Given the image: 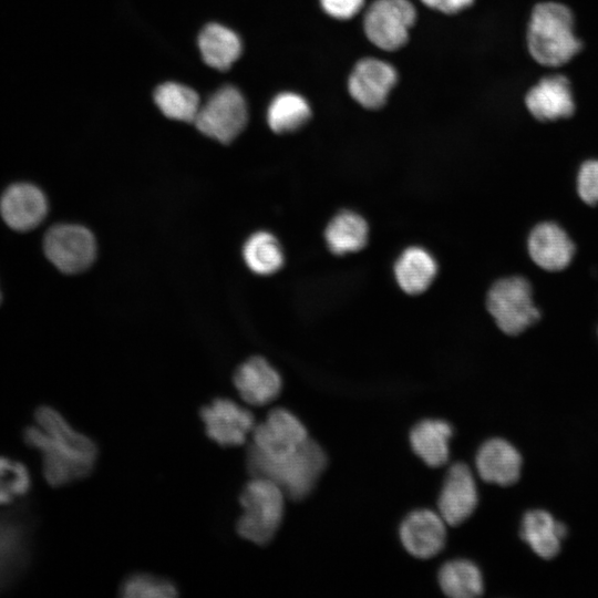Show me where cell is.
<instances>
[{
  "instance_id": "cell-15",
  "label": "cell",
  "mask_w": 598,
  "mask_h": 598,
  "mask_svg": "<svg viewBox=\"0 0 598 598\" xmlns=\"http://www.w3.org/2000/svg\"><path fill=\"white\" fill-rule=\"evenodd\" d=\"M395 69L374 58L360 60L353 68L348 82L352 99L369 110L382 107L391 89L395 85Z\"/></svg>"
},
{
  "instance_id": "cell-22",
  "label": "cell",
  "mask_w": 598,
  "mask_h": 598,
  "mask_svg": "<svg viewBox=\"0 0 598 598\" xmlns=\"http://www.w3.org/2000/svg\"><path fill=\"white\" fill-rule=\"evenodd\" d=\"M437 272L433 256L421 247H410L398 258L394 274L400 288L417 295L429 288Z\"/></svg>"
},
{
  "instance_id": "cell-25",
  "label": "cell",
  "mask_w": 598,
  "mask_h": 598,
  "mask_svg": "<svg viewBox=\"0 0 598 598\" xmlns=\"http://www.w3.org/2000/svg\"><path fill=\"white\" fill-rule=\"evenodd\" d=\"M442 591L452 598H474L483 594V577L478 567L465 559L444 564L439 571Z\"/></svg>"
},
{
  "instance_id": "cell-31",
  "label": "cell",
  "mask_w": 598,
  "mask_h": 598,
  "mask_svg": "<svg viewBox=\"0 0 598 598\" xmlns=\"http://www.w3.org/2000/svg\"><path fill=\"white\" fill-rule=\"evenodd\" d=\"M579 198L589 206L598 204V158L582 162L576 177Z\"/></svg>"
},
{
  "instance_id": "cell-32",
  "label": "cell",
  "mask_w": 598,
  "mask_h": 598,
  "mask_svg": "<svg viewBox=\"0 0 598 598\" xmlns=\"http://www.w3.org/2000/svg\"><path fill=\"white\" fill-rule=\"evenodd\" d=\"M320 4L330 17L348 20L362 9L364 0H320Z\"/></svg>"
},
{
  "instance_id": "cell-12",
  "label": "cell",
  "mask_w": 598,
  "mask_h": 598,
  "mask_svg": "<svg viewBox=\"0 0 598 598\" xmlns=\"http://www.w3.org/2000/svg\"><path fill=\"white\" fill-rule=\"evenodd\" d=\"M200 417L208 437L221 446L244 444L256 425L249 410L225 398L202 408Z\"/></svg>"
},
{
  "instance_id": "cell-30",
  "label": "cell",
  "mask_w": 598,
  "mask_h": 598,
  "mask_svg": "<svg viewBox=\"0 0 598 598\" xmlns=\"http://www.w3.org/2000/svg\"><path fill=\"white\" fill-rule=\"evenodd\" d=\"M176 595V587L171 581L148 574H134L121 585V596L126 598H166Z\"/></svg>"
},
{
  "instance_id": "cell-18",
  "label": "cell",
  "mask_w": 598,
  "mask_h": 598,
  "mask_svg": "<svg viewBox=\"0 0 598 598\" xmlns=\"http://www.w3.org/2000/svg\"><path fill=\"white\" fill-rule=\"evenodd\" d=\"M234 384L245 402L265 405L279 395L281 378L266 359L252 357L236 369Z\"/></svg>"
},
{
  "instance_id": "cell-28",
  "label": "cell",
  "mask_w": 598,
  "mask_h": 598,
  "mask_svg": "<svg viewBox=\"0 0 598 598\" xmlns=\"http://www.w3.org/2000/svg\"><path fill=\"white\" fill-rule=\"evenodd\" d=\"M154 99L165 116L177 121L194 122L200 107L199 97L194 90L174 82L159 85L155 90Z\"/></svg>"
},
{
  "instance_id": "cell-8",
  "label": "cell",
  "mask_w": 598,
  "mask_h": 598,
  "mask_svg": "<svg viewBox=\"0 0 598 598\" xmlns=\"http://www.w3.org/2000/svg\"><path fill=\"white\" fill-rule=\"evenodd\" d=\"M415 19V8L409 0H375L364 14L363 29L375 47L394 51L408 42Z\"/></svg>"
},
{
  "instance_id": "cell-16",
  "label": "cell",
  "mask_w": 598,
  "mask_h": 598,
  "mask_svg": "<svg viewBox=\"0 0 598 598\" xmlns=\"http://www.w3.org/2000/svg\"><path fill=\"white\" fill-rule=\"evenodd\" d=\"M477 502V488L472 471L464 463L453 464L439 497V514L447 525L457 526L474 513Z\"/></svg>"
},
{
  "instance_id": "cell-9",
  "label": "cell",
  "mask_w": 598,
  "mask_h": 598,
  "mask_svg": "<svg viewBox=\"0 0 598 598\" xmlns=\"http://www.w3.org/2000/svg\"><path fill=\"white\" fill-rule=\"evenodd\" d=\"M247 107L241 93L234 86H224L200 105L194 124L203 134L220 143L231 142L244 130Z\"/></svg>"
},
{
  "instance_id": "cell-20",
  "label": "cell",
  "mask_w": 598,
  "mask_h": 598,
  "mask_svg": "<svg viewBox=\"0 0 598 598\" xmlns=\"http://www.w3.org/2000/svg\"><path fill=\"white\" fill-rule=\"evenodd\" d=\"M566 534L567 527L546 511L533 509L523 517L520 537L544 559L554 558L559 553Z\"/></svg>"
},
{
  "instance_id": "cell-13",
  "label": "cell",
  "mask_w": 598,
  "mask_h": 598,
  "mask_svg": "<svg viewBox=\"0 0 598 598\" xmlns=\"http://www.w3.org/2000/svg\"><path fill=\"white\" fill-rule=\"evenodd\" d=\"M524 104L528 113L539 122L568 118L576 110L571 83L563 74L539 79L527 90Z\"/></svg>"
},
{
  "instance_id": "cell-1",
  "label": "cell",
  "mask_w": 598,
  "mask_h": 598,
  "mask_svg": "<svg viewBox=\"0 0 598 598\" xmlns=\"http://www.w3.org/2000/svg\"><path fill=\"white\" fill-rule=\"evenodd\" d=\"M38 425L22 430V441L40 452L42 473L52 487H61L89 476L95 465L97 446L74 430L62 414L50 405L34 411Z\"/></svg>"
},
{
  "instance_id": "cell-4",
  "label": "cell",
  "mask_w": 598,
  "mask_h": 598,
  "mask_svg": "<svg viewBox=\"0 0 598 598\" xmlns=\"http://www.w3.org/2000/svg\"><path fill=\"white\" fill-rule=\"evenodd\" d=\"M285 498V493L277 484L264 477L251 476L239 496L243 508L236 523L239 536L257 545L269 543L281 524Z\"/></svg>"
},
{
  "instance_id": "cell-17",
  "label": "cell",
  "mask_w": 598,
  "mask_h": 598,
  "mask_svg": "<svg viewBox=\"0 0 598 598\" xmlns=\"http://www.w3.org/2000/svg\"><path fill=\"white\" fill-rule=\"evenodd\" d=\"M446 525L439 513L417 509L403 519L400 538L409 554L420 559H429L444 548Z\"/></svg>"
},
{
  "instance_id": "cell-23",
  "label": "cell",
  "mask_w": 598,
  "mask_h": 598,
  "mask_svg": "<svg viewBox=\"0 0 598 598\" xmlns=\"http://www.w3.org/2000/svg\"><path fill=\"white\" fill-rule=\"evenodd\" d=\"M198 47L205 63L225 71L239 58L241 42L230 29L218 24H207L198 37Z\"/></svg>"
},
{
  "instance_id": "cell-29",
  "label": "cell",
  "mask_w": 598,
  "mask_h": 598,
  "mask_svg": "<svg viewBox=\"0 0 598 598\" xmlns=\"http://www.w3.org/2000/svg\"><path fill=\"white\" fill-rule=\"evenodd\" d=\"M31 485V474L24 463L0 455V495L7 505L27 495Z\"/></svg>"
},
{
  "instance_id": "cell-19",
  "label": "cell",
  "mask_w": 598,
  "mask_h": 598,
  "mask_svg": "<svg viewBox=\"0 0 598 598\" xmlns=\"http://www.w3.org/2000/svg\"><path fill=\"white\" fill-rule=\"evenodd\" d=\"M475 464L482 480L508 486L519 478L522 456L509 442L491 439L477 451Z\"/></svg>"
},
{
  "instance_id": "cell-33",
  "label": "cell",
  "mask_w": 598,
  "mask_h": 598,
  "mask_svg": "<svg viewBox=\"0 0 598 598\" xmlns=\"http://www.w3.org/2000/svg\"><path fill=\"white\" fill-rule=\"evenodd\" d=\"M426 7L452 14L470 7L474 0H421Z\"/></svg>"
},
{
  "instance_id": "cell-6",
  "label": "cell",
  "mask_w": 598,
  "mask_h": 598,
  "mask_svg": "<svg viewBox=\"0 0 598 598\" xmlns=\"http://www.w3.org/2000/svg\"><path fill=\"white\" fill-rule=\"evenodd\" d=\"M486 307L496 326L508 336H518L542 318L533 299V287L522 276L498 279L489 288Z\"/></svg>"
},
{
  "instance_id": "cell-3",
  "label": "cell",
  "mask_w": 598,
  "mask_h": 598,
  "mask_svg": "<svg viewBox=\"0 0 598 598\" xmlns=\"http://www.w3.org/2000/svg\"><path fill=\"white\" fill-rule=\"evenodd\" d=\"M327 466V455L312 439L296 452L282 458H269L251 444L246 452V467L251 476L264 477L277 484L286 497L300 501L315 487Z\"/></svg>"
},
{
  "instance_id": "cell-14",
  "label": "cell",
  "mask_w": 598,
  "mask_h": 598,
  "mask_svg": "<svg viewBox=\"0 0 598 598\" xmlns=\"http://www.w3.org/2000/svg\"><path fill=\"white\" fill-rule=\"evenodd\" d=\"M527 251L536 266L555 272L571 264L576 245L560 225L546 220L536 224L529 231Z\"/></svg>"
},
{
  "instance_id": "cell-2",
  "label": "cell",
  "mask_w": 598,
  "mask_h": 598,
  "mask_svg": "<svg viewBox=\"0 0 598 598\" xmlns=\"http://www.w3.org/2000/svg\"><path fill=\"white\" fill-rule=\"evenodd\" d=\"M526 44L530 58L542 66L558 68L570 62L582 48L571 9L556 1L536 3L527 21Z\"/></svg>"
},
{
  "instance_id": "cell-5",
  "label": "cell",
  "mask_w": 598,
  "mask_h": 598,
  "mask_svg": "<svg viewBox=\"0 0 598 598\" xmlns=\"http://www.w3.org/2000/svg\"><path fill=\"white\" fill-rule=\"evenodd\" d=\"M34 516L29 502L0 511V592L28 570L32 556Z\"/></svg>"
},
{
  "instance_id": "cell-21",
  "label": "cell",
  "mask_w": 598,
  "mask_h": 598,
  "mask_svg": "<svg viewBox=\"0 0 598 598\" xmlns=\"http://www.w3.org/2000/svg\"><path fill=\"white\" fill-rule=\"evenodd\" d=\"M452 433V426L445 421L424 420L411 430V446L426 465L439 467L448 460V441Z\"/></svg>"
},
{
  "instance_id": "cell-27",
  "label": "cell",
  "mask_w": 598,
  "mask_h": 598,
  "mask_svg": "<svg viewBox=\"0 0 598 598\" xmlns=\"http://www.w3.org/2000/svg\"><path fill=\"white\" fill-rule=\"evenodd\" d=\"M243 256L248 268L262 276L278 271L285 260L279 241L267 231L251 235L244 245Z\"/></svg>"
},
{
  "instance_id": "cell-11",
  "label": "cell",
  "mask_w": 598,
  "mask_h": 598,
  "mask_svg": "<svg viewBox=\"0 0 598 598\" xmlns=\"http://www.w3.org/2000/svg\"><path fill=\"white\" fill-rule=\"evenodd\" d=\"M49 210L48 198L37 185L18 182L0 196V216L11 229L25 233L38 227Z\"/></svg>"
},
{
  "instance_id": "cell-26",
  "label": "cell",
  "mask_w": 598,
  "mask_h": 598,
  "mask_svg": "<svg viewBox=\"0 0 598 598\" xmlns=\"http://www.w3.org/2000/svg\"><path fill=\"white\" fill-rule=\"evenodd\" d=\"M310 116L311 109L301 95L283 92L271 101L267 112V122L275 133L282 134L299 130Z\"/></svg>"
},
{
  "instance_id": "cell-24",
  "label": "cell",
  "mask_w": 598,
  "mask_h": 598,
  "mask_svg": "<svg viewBox=\"0 0 598 598\" xmlns=\"http://www.w3.org/2000/svg\"><path fill=\"white\" fill-rule=\"evenodd\" d=\"M368 233V225L360 215L344 210L330 220L324 237L333 254L344 255L363 248L367 244Z\"/></svg>"
},
{
  "instance_id": "cell-34",
  "label": "cell",
  "mask_w": 598,
  "mask_h": 598,
  "mask_svg": "<svg viewBox=\"0 0 598 598\" xmlns=\"http://www.w3.org/2000/svg\"><path fill=\"white\" fill-rule=\"evenodd\" d=\"M0 505H7L6 501L3 499L1 495H0Z\"/></svg>"
},
{
  "instance_id": "cell-10",
  "label": "cell",
  "mask_w": 598,
  "mask_h": 598,
  "mask_svg": "<svg viewBox=\"0 0 598 598\" xmlns=\"http://www.w3.org/2000/svg\"><path fill=\"white\" fill-rule=\"evenodd\" d=\"M251 445L264 456L282 458L296 452L308 439V432L290 411L277 408L256 424Z\"/></svg>"
},
{
  "instance_id": "cell-7",
  "label": "cell",
  "mask_w": 598,
  "mask_h": 598,
  "mask_svg": "<svg viewBox=\"0 0 598 598\" xmlns=\"http://www.w3.org/2000/svg\"><path fill=\"white\" fill-rule=\"evenodd\" d=\"M43 251L48 260L64 274L87 269L96 255L93 234L75 224L52 226L43 237Z\"/></svg>"
},
{
  "instance_id": "cell-35",
  "label": "cell",
  "mask_w": 598,
  "mask_h": 598,
  "mask_svg": "<svg viewBox=\"0 0 598 598\" xmlns=\"http://www.w3.org/2000/svg\"><path fill=\"white\" fill-rule=\"evenodd\" d=\"M1 300H2V293H1V290H0V303H1Z\"/></svg>"
}]
</instances>
